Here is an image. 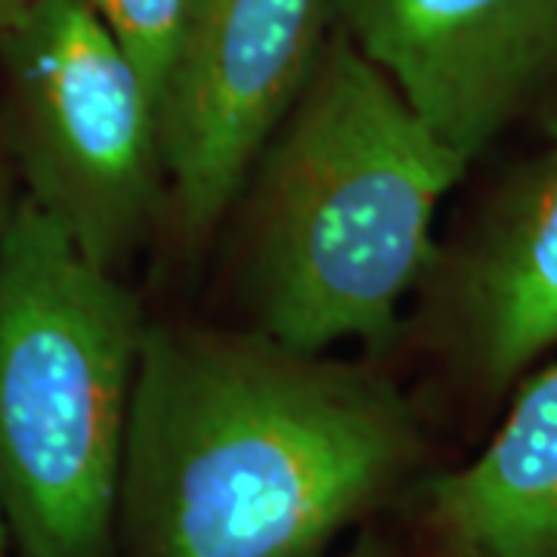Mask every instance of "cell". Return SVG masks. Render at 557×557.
<instances>
[{"label":"cell","mask_w":557,"mask_h":557,"mask_svg":"<svg viewBox=\"0 0 557 557\" xmlns=\"http://www.w3.org/2000/svg\"><path fill=\"white\" fill-rule=\"evenodd\" d=\"M397 384L267 335L146 322L121 557H329L421 461Z\"/></svg>","instance_id":"obj_1"},{"label":"cell","mask_w":557,"mask_h":557,"mask_svg":"<svg viewBox=\"0 0 557 557\" xmlns=\"http://www.w3.org/2000/svg\"><path fill=\"white\" fill-rule=\"evenodd\" d=\"M10 555V536H7V523H3V515H0V557Z\"/></svg>","instance_id":"obj_13"},{"label":"cell","mask_w":557,"mask_h":557,"mask_svg":"<svg viewBox=\"0 0 557 557\" xmlns=\"http://www.w3.org/2000/svg\"><path fill=\"white\" fill-rule=\"evenodd\" d=\"M3 161H10V156H7V146H3V134H0V226H3V220L13 208V201H7V193H3Z\"/></svg>","instance_id":"obj_12"},{"label":"cell","mask_w":557,"mask_h":557,"mask_svg":"<svg viewBox=\"0 0 557 557\" xmlns=\"http://www.w3.org/2000/svg\"><path fill=\"white\" fill-rule=\"evenodd\" d=\"M443 557H468V555H461V552H453V548H446V552H443Z\"/></svg>","instance_id":"obj_14"},{"label":"cell","mask_w":557,"mask_h":557,"mask_svg":"<svg viewBox=\"0 0 557 557\" xmlns=\"http://www.w3.org/2000/svg\"><path fill=\"white\" fill-rule=\"evenodd\" d=\"M0 134L22 196L119 270L168 180L156 102L87 0H38L0 32Z\"/></svg>","instance_id":"obj_4"},{"label":"cell","mask_w":557,"mask_h":557,"mask_svg":"<svg viewBox=\"0 0 557 557\" xmlns=\"http://www.w3.org/2000/svg\"><path fill=\"white\" fill-rule=\"evenodd\" d=\"M3 557H13V555H3Z\"/></svg>","instance_id":"obj_15"},{"label":"cell","mask_w":557,"mask_h":557,"mask_svg":"<svg viewBox=\"0 0 557 557\" xmlns=\"http://www.w3.org/2000/svg\"><path fill=\"white\" fill-rule=\"evenodd\" d=\"M424 285L440 347L486 397L518 387L557 350V137L440 248Z\"/></svg>","instance_id":"obj_7"},{"label":"cell","mask_w":557,"mask_h":557,"mask_svg":"<svg viewBox=\"0 0 557 557\" xmlns=\"http://www.w3.org/2000/svg\"><path fill=\"white\" fill-rule=\"evenodd\" d=\"M465 174L338 28L255 161L248 295L258 329L300 350L394 335L434 260V220Z\"/></svg>","instance_id":"obj_2"},{"label":"cell","mask_w":557,"mask_h":557,"mask_svg":"<svg viewBox=\"0 0 557 557\" xmlns=\"http://www.w3.org/2000/svg\"><path fill=\"white\" fill-rule=\"evenodd\" d=\"M87 7L119 40L159 109L193 0H87Z\"/></svg>","instance_id":"obj_9"},{"label":"cell","mask_w":557,"mask_h":557,"mask_svg":"<svg viewBox=\"0 0 557 557\" xmlns=\"http://www.w3.org/2000/svg\"><path fill=\"white\" fill-rule=\"evenodd\" d=\"M344 557H387V552L375 536H362Z\"/></svg>","instance_id":"obj_11"},{"label":"cell","mask_w":557,"mask_h":557,"mask_svg":"<svg viewBox=\"0 0 557 557\" xmlns=\"http://www.w3.org/2000/svg\"><path fill=\"white\" fill-rule=\"evenodd\" d=\"M329 22L332 0H193L156 109L168 193L189 236L233 208Z\"/></svg>","instance_id":"obj_5"},{"label":"cell","mask_w":557,"mask_h":557,"mask_svg":"<svg viewBox=\"0 0 557 557\" xmlns=\"http://www.w3.org/2000/svg\"><path fill=\"white\" fill-rule=\"evenodd\" d=\"M35 3H38V0H0V32H3L7 25H13L20 16H25Z\"/></svg>","instance_id":"obj_10"},{"label":"cell","mask_w":557,"mask_h":557,"mask_svg":"<svg viewBox=\"0 0 557 557\" xmlns=\"http://www.w3.org/2000/svg\"><path fill=\"white\" fill-rule=\"evenodd\" d=\"M146 319L32 201L0 226V515L16 557H121Z\"/></svg>","instance_id":"obj_3"},{"label":"cell","mask_w":557,"mask_h":557,"mask_svg":"<svg viewBox=\"0 0 557 557\" xmlns=\"http://www.w3.org/2000/svg\"><path fill=\"white\" fill-rule=\"evenodd\" d=\"M428 520L468 557H557V362L520 381L478 456L428 486Z\"/></svg>","instance_id":"obj_8"},{"label":"cell","mask_w":557,"mask_h":557,"mask_svg":"<svg viewBox=\"0 0 557 557\" xmlns=\"http://www.w3.org/2000/svg\"><path fill=\"white\" fill-rule=\"evenodd\" d=\"M332 20L465 171L557 124V0H332Z\"/></svg>","instance_id":"obj_6"}]
</instances>
